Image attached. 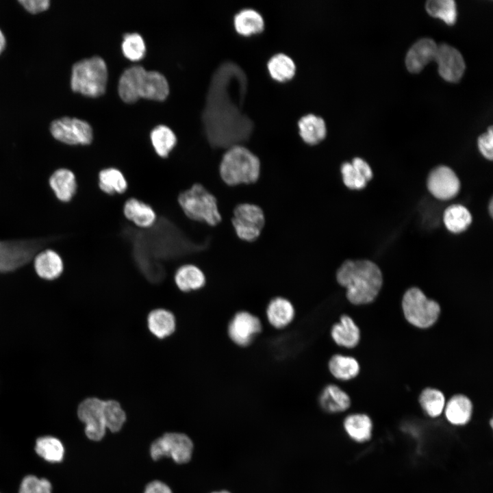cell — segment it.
Returning <instances> with one entry per match:
<instances>
[{"label": "cell", "instance_id": "60d3db41", "mask_svg": "<svg viewBox=\"0 0 493 493\" xmlns=\"http://www.w3.org/2000/svg\"><path fill=\"white\" fill-rule=\"evenodd\" d=\"M478 147L481 153L488 160L493 158V131L490 126L488 131L478 138Z\"/></svg>", "mask_w": 493, "mask_h": 493}, {"label": "cell", "instance_id": "e0dca14e", "mask_svg": "<svg viewBox=\"0 0 493 493\" xmlns=\"http://www.w3.org/2000/svg\"><path fill=\"white\" fill-rule=\"evenodd\" d=\"M340 172L344 185L351 190L364 188L373 176L369 164L360 157L353 158L351 162H344Z\"/></svg>", "mask_w": 493, "mask_h": 493}, {"label": "cell", "instance_id": "ac0fdd59", "mask_svg": "<svg viewBox=\"0 0 493 493\" xmlns=\"http://www.w3.org/2000/svg\"><path fill=\"white\" fill-rule=\"evenodd\" d=\"M438 45L431 38H422L414 43L407 53L405 64L411 73L420 72L429 62L434 60Z\"/></svg>", "mask_w": 493, "mask_h": 493}, {"label": "cell", "instance_id": "cb8c5ba5", "mask_svg": "<svg viewBox=\"0 0 493 493\" xmlns=\"http://www.w3.org/2000/svg\"><path fill=\"white\" fill-rule=\"evenodd\" d=\"M34 263L37 275L47 280L58 278L64 269L61 257L51 249L39 251L34 257Z\"/></svg>", "mask_w": 493, "mask_h": 493}, {"label": "cell", "instance_id": "f546056e", "mask_svg": "<svg viewBox=\"0 0 493 493\" xmlns=\"http://www.w3.org/2000/svg\"><path fill=\"white\" fill-rule=\"evenodd\" d=\"M236 31L244 36L259 33L264 29V21L262 14L253 8H244L233 17Z\"/></svg>", "mask_w": 493, "mask_h": 493}, {"label": "cell", "instance_id": "9c48e42d", "mask_svg": "<svg viewBox=\"0 0 493 493\" xmlns=\"http://www.w3.org/2000/svg\"><path fill=\"white\" fill-rule=\"evenodd\" d=\"M52 136L59 142L69 145H88L93 140V131L86 121L64 116L53 121L50 124Z\"/></svg>", "mask_w": 493, "mask_h": 493}, {"label": "cell", "instance_id": "7a4b0ae2", "mask_svg": "<svg viewBox=\"0 0 493 493\" xmlns=\"http://www.w3.org/2000/svg\"><path fill=\"white\" fill-rule=\"evenodd\" d=\"M336 280L346 288V298L353 305L372 302L383 284L379 267L368 260L345 261L337 270Z\"/></svg>", "mask_w": 493, "mask_h": 493}, {"label": "cell", "instance_id": "5bb4252c", "mask_svg": "<svg viewBox=\"0 0 493 493\" xmlns=\"http://www.w3.org/2000/svg\"><path fill=\"white\" fill-rule=\"evenodd\" d=\"M427 186L430 193L440 200L455 197L460 190V181L456 173L446 166H439L429 173Z\"/></svg>", "mask_w": 493, "mask_h": 493}, {"label": "cell", "instance_id": "bcb514c9", "mask_svg": "<svg viewBox=\"0 0 493 493\" xmlns=\"http://www.w3.org/2000/svg\"><path fill=\"white\" fill-rule=\"evenodd\" d=\"M212 493H231V492L227 490H220V491L213 492Z\"/></svg>", "mask_w": 493, "mask_h": 493}, {"label": "cell", "instance_id": "52a82bcc", "mask_svg": "<svg viewBox=\"0 0 493 493\" xmlns=\"http://www.w3.org/2000/svg\"><path fill=\"white\" fill-rule=\"evenodd\" d=\"M55 238H36L0 240V273L16 270L28 264Z\"/></svg>", "mask_w": 493, "mask_h": 493}, {"label": "cell", "instance_id": "836d02e7", "mask_svg": "<svg viewBox=\"0 0 493 493\" xmlns=\"http://www.w3.org/2000/svg\"><path fill=\"white\" fill-rule=\"evenodd\" d=\"M267 68L270 76L279 81L290 79L296 72L294 60L283 53H277L272 55L267 62Z\"/></svg>", "mask_w": 493, "mask_h": 493}, {"label": "cell", "instance_id": "d6986e66", "mask_svg": "<svg viewBox=\"0 0 493 493\" xmlns=\"http://www.w3.org/2000/svg\"><path fill=\"white\" fill-rule=\"evenodd\" d=\"M268 323L277 329L288 327L294 319L295 309L292 302L282 296L272 299L266 309Z\"/></svg>", "mask_w": 493, "mask_h": 493}, {"label": "cell", "instance_id": "2e32d148", "mask_svg": "<svg viewBox=\"0 0 493 493\" xmlns=\"http://www.w3.org/2000/svg\"><path fill=\"white\" fill-rule=\"evenodd\" d=\"M123 214L127 220L140 229L151 228L157 221V214L153 207L135 197L125 201Z\"/></svg>", "mask_w": 493, "mask_h": 493}, {"label": "cell", "instance_id": "d6a6232c", "mask_svg": "<svg viewBox=\"0 0 493 493\" xmlns=\"http://www.w3.org/2000/svg\"><path fill=\"white\" fill-rule=\"evenodd\" d=\"M150 139L155 153L162 158L168 156L177 143L176 135L164 125L155 126L150 133Z\"/></svg>", "mask_w": 493, "mask_h": 493}, {"label": "cell", "instance_id": "44dd1931", "mask_svg": "<svg viewBox=\"0 0 493 493\" xmlns=\"http://www.w3.org/2000/svg\"><path fill=\"white\" fill-rule=\"evenodd\" d=\"M447 421L453 426L467 425L471 420L473 405L470 399L461 394L453 396L446 403L444 409Z\"/></svg>", "mask_w": 493, "mask_h": 493}, {"label": "cell", "instance_id": "ee69618b", "mask_svg": "<svg viewBox=\"0 0 493 493\" xmlns=\"http://www.w3.org/2000/svg\"><path fill=\"white\" fill-rule=\"evenodd\" d=\"M6 45L5 37L0 29V54L3 51Z\"/></svg>", "mask_w": 493, "mask_h": 493}, {"label": "cell", "instance_id": "5b68a950", "mask_svg": "<svg viewBox=\"0 0 493 493\" xmlns=\"http://www.w3.org/2000/svg\"><path fill=\"white\" fill-rule=\"evenodd\" d=\"M177 203L185 216L192 220L212 227L221 221L216 197L199 183L181 191Z\"/></svg>", "mask_w": 493, "mask_h": 493}, {"label": "cell", "instance_id": "f6af8a7d", "mask_svg": "<svg viewBox=\"0 0 493 493\" xmlns=\"http://www.w3.org/2000/svg\"><path fill=\"white\" fill-rule=\"evenodd\" d=\"M492 210H493V202L492 200L490 201L489 204V212L491 216H492Z\"/></svg>", "mask_w": 493, "mask_h": 493}, {"label": "cell", "instance_id": "b9f144b4", "mask_svg": "<svg viewBox=\"0 0 493 493\" xmlns=\"http://www.w3.org/2000/svg\"><path fill=\"white\" fill-rule=\"evenodd\" d=\"M18 3L31 14H38L46 11L50 7L49 0H20Z\"/></svg>", "mask_w": 493, "mask_h": 493}, {"label": "cell", "instance_id": "ab89813d", "mask_svg": "<svg viewBox=\"0 0 493 493\" xmlns=\"http://www.w3.org/2000/svg\"><path fill=\"white\" fill-rule=\"evenodd\" d=\"M19 493H51V485L46 479L28 475L23 479Z\"/></svg>", "mask_w": 493, "mask_h": 493}, {"label": "cell", "instance_id": "8d00e7d4", "mask_svg": "<svg viewBox=\"0 0 493 493\" xmlns=\"http://www.w3.org/2000/svg\"><path fill=\"white\" fill-rule=\"evenodd\" d=\"M103 417L106 429L112 432L120 431L126 420L125 412L114 400L103 401Z\"/></svg>", "mask_w": 493, "mask_h": 493}, {"label": "cell", "instance_id": "6da1fadb", "mask_svg": "<svg viewBox=\"0 0 493 493\" xmlns=\"http://www.w3.org/2000/svg\"><path fill=\"white\" fill-rule=\"evenodd\" d=\"M244 74L233 62L222 63L214 71L207 90L202 120L210 144L215 147H230L246 140L253 121L243 114L241 101L234 99L233 84Z\"/></svg>", "mask_w": 493, "mask_h": 493}, {"label": "cell", "instance_id": "3957f363", "mask_svg": "<svg viewBox=\"0 0 493 493\" xmlns=\"http://www.w3.org/2000/svg\"><path fill=\"white\" fill-rule=\"evenodd\" d=\"M118 92L125 102H133L140 97L164 100L168 94L169 86L166 77L160 72L134 65L122 73Z\"/></svg>", "mask_w": 493, "mask_h": 493}, {"label": "cell", "instance_id": "4316f807", "mask_svg": "<svg viewBox=\"0 0 493 493\" xmlns=\"http://www.w3.org/2000/svg\"><path fill=\"white\" fill-rule=\"evenodd\" d=\"M174 280L181 291L188 292L202 288L205 284L206 278L197 266L186 264L176 270Z\"/></svg>", "mask_w": 493, "mask_h": 493}, {"label": "cell", "instance_id": "4fadbf2b", "mask_svg": "<svg viewBox=\"0 0 493 493\" xmlns=\"http://www.w3.org/2000/svg\"><path fill=\"white\" fill-rule=\"evenodd\" d=\"M103 401L95 397L84 400L78 406L77 416L85 427L88 438L99 441L105 435V425L103 417Z\"/></svg>", "mask_w": 493, "mask_h": 493}, {"label": "cell", "instance_id": "74e56055", "mask_svg": "<svg viewBox=\"0 0 493 493\" xmlns=\"http://www.w3.org/2000/svg\"><path fill=\"white\" fill-rule=\"evenodd\" d=\"M427 12L432 16L444 21L448 25L455 23L457 10L453 0H429L425 5Z\"/></svg>", "mask_w": 493, "mask_h": 493}, {"label": "cell", "instance_id": "9a60e30c", "mask_svg": "<svg viewBox=\"0 0 493 493\" xmlns=\"http://www.w3.org/2000/svg\"><path fill=\"white\" fill-rule=\"evenodd\" d=\"M434 60L438 63V72L446 81H458L465 70V63L460 52L447 44L438 46Z\"/></svg>", "mask_w": 493, "mask_h": 493}, {"label": "cell", "instance_id": "7402d4cb", "mask_svg": "<svg viewBox=\"0 0 493 493\" xmlns=\"http://www.w3.org/2000/svg\"><path fill=\"white\" fill-rule=\"evenodd\" d=\"M330 333L333 342L344 348H354L360 340L359 328L346 314L340 316V320L331 327Z\"/></svg>", "mask_w": 493, "mask_h": 493}, {"label": "cell", "instance_id": "4dcf8cb0", "mask_svg": "<svg viewBox=\"0 0 493 493\" xmlns=\"http://www.w3.org/2000/svg\"><path fill=\"white\" fill-rule=\"evenodd\" d=\"M328 368L332 376L340 381H348L356 377L360 370L355 358L341 354H335L329 359Z\"/></svg>", "mask_w": 493, "mask_h": 493}, {"label": "cell", "instance_id": "277c9868", "mask_svg": "<svg viewBox=\"0 0 493 493\" xmlns=\"http://www.w3.org/2000/svg\"><path fill=\"white\" fill-rule=\"evenodd\" d=\"M260 173L259 158L240 144L228 148L219 166L220 176L228 186L254 183L258 179Z\"/></svg>", "mask_w": 493, "mask_h": 493}, {"label": "cell", "instance_id": "7bdbcfd3", "mask_svg": "<svg viewBox=\"0 0 493 493\" xmlns=\"http://www.w3.org/2000/svg\"><path fill=\"white\" fill-rule=\"evenodd\" d=\"M144 493H172V491L164 483L153 481L147 485Z\"/></svg>", "mask_w": 493, "mask_h": 493}, {"label": "cell", "instance_id": "f35d334b", "mask_svg": "<svg viewBox=\"0 0 493 493\" xmlns=\"http://www.w3.org/2000/svg\"><path fill=\"white\" fill-rule=\"evenodd\" d=\"M122 51L131 60H138L145 55L146 45L143 38L136 32L124 34L121 44Z\"/></svg>", "mask_w": 493, "mask_h": 493}, {"label": "cell", "instance_id": "30bf717a", "mask_svg": "<svg viewBox=\"0 0 493 493\" xmlns=\"http://www.w3.org/2000/svg\"><path fill=\"white\" fill-rule=\"evenodd\" d=\"M192 450V442L186 434L166 433L152 443L150 454L155 460L170 457L177 464H185L190 461Z\"/></svg>", "mask_w": 493, "mask_h": 493}, {"label": "cell", "instance_id": "1f68e13d", "mask_svg": "<svg viewBox=\"0 0 493 493\" xmlns=\"http://www.w3.org/2000/svg\"><path fill=\"white\" fill-rule=\"evenodd\" d=\"M472 215L462 205L453 204L444 211L443 221L446 229L454 233L465 231L472 223Z\"/></svg>", "mask_w": 493, "mask_h": 493}, {"label": "cell", "instance_id": "ba28073f", "mask_svg": "<svg viewBox=\"0 0 493 493\" xmlns=\"http://www.w3.org/2000/svg\"><path fill=\"white\" fill-rule=\"evenodd\" d=\"M402 309L405 319L412 325L426 329L438 319L440 306L434 300L426 296L416 287L409 288L402 299Z\"/></svg>", "mask_w": 493, "mask_h": 493}, {"label": "cell", "instance_id": "8fae6325", "mask_svg": "<svg viewBox=\"0 0 493 493\" xmlns=\"http://www.w3.org/2000/svg\"><path fill=\"white\" fill-rule=\"evenodd\" d=\"M264 214L257 205L240 203L233 210L232 225L239 238L253 242L260 236L264 225Z\"/></svg>", "mask_w": 493, "mask_h": 493}, {"label": "cell", "instance_id": "83f0119b", "mask_svg": "<svg viewBox=\"0 0 493 493\" xmlns=\"http://www.w3.org/2000/svg\"><path fill=\"white\" fill-rule=\"evenodd\" d=\"M98 186L108 195L124 194L129 186L124 173L116 167H106L99 172Z\"/></svg>", "mask_w": 493, "mask_h": 493}, {"label": "cell", "instance_id": "d4e9b609", "mask_svg": "<svg viewBox=\"0 0 493 493\" xmlns=\"http://www.w3.org/2000/svg\"><path fill=\"white\" fill-rule=\"evenodd\" d=\"M49 185L56 197L62 202L70 201L77 189L75 175L67 168L54 171L49 178Z\"/></svg>", "mask_w": 493, "mask_h": 493}, {"label": "cell", "instance_id": "8992f818", "mask_svg": "<svg viewBox=\"0 0 493 493\" xmlns=\"http://www.w3.org/2000/svg\"><path fill=\"white\" fill-rule=\"evenodd\" d=\"M107 81V65L99 56L82 59L73 65L71 86L74 92L97 97L105 92Z\"/></svg>", "mask_w": 493, "mask_h": 493}, {"label": "cell", "instance_id": "e575fe53", "mask_svg": "<svg viewBox=\"0 0 493 493\" xmlns=\"http://www.w3.org/2000/svg\"><path fill=\"white\" fill-rule=\"evenodd\" d=\"M423 412L431 418L439 417L444 412L446 400L439 390L427 388L420 393L418 399Z\"/></svg>", "mask_w": 493, "mask_h": 493}, {"label": "cell", "instance_id": "603a6c76", "mask_svg": "<svg viewBox=\"0 0 493 493\" xmlns=\"http://www.w3.org/2000/svg\"><path fill=\"white\" fill-rule=\"evenodd\" d=\"M318 403L325 412L337 414L347 410L351 407V400L349 394L338 385L328 384L322 390Z\"/></svg>", "mask_w": 493, "mask_h": 493}, {"label": "cell", "instance_id": "7c38bea8", "mask_svg": "<svg viewBox=\"0 0 493 493\" xmlns=\"http://www.w3.org/2000/svg\"><path fill=\"white\" fill-rule=\"evenodd\" d=\"M262 330V325L260 319L247 311L236 312L227 327V333L230 340L242 347L251 344Z\"/></svg>", "mask_w": 493, "mask_h": 493}, {"label": "cell", "instance_id": "ffe728a7", "mask_svg": "<svg viewBox=\"0 0 493 493\" xmlns=\"http://www.w3.org/2000/svg\"><path fill=\"white\" fill-rule=\"evenodd\" d=\"M343 428L349 438L357 443L364 444L372 438L373 422L368 415L354 413L344 419Z\"/></svg>", "mask_w": 493, "mask_h": 493}, {"label": "cell", "instance_id": "f1b7e54d", "mask_svg": "<svg viewBox=\"0 0 493 493\" xmlns=\"http://www.w3.org/2000/svg\"><path fill=\"white\" fill-rule=\"evenodd\" d=\"M147 325L153 336L159 339H163L174 333L176 321L171 312L160 308L152 310L149 314Z\"/></svg>", "mask_w": 493, "mask_h": 493}, {"label": "cell", "instance_id": "484cf974", "mask_svg": "<svg viewBox=\"0 0 493 493\" xmlns=\"http://www.w3.org/2000/svg\"><path fill=\"white\" fill-rule=\"evenodd\" d=\"M299 132L303 141L315 144L322 141L327 134L324 119L310 113L302 116L298 121Z\"/></svg>", "mask_w": 493, "mask_h": 493}, {"label": "cell", "instance_id": "d590c367", "mask_svg": "<svg viewBox=\"0 0 493 493\" xmlns=\"http://www.w3.org/2000/svg\"><path fill=\"white\" fill-rule=\"evenodd\" d=\"M35 451L38 455L49 462H60L64 455V448L60 440L52 436L38 438Z\"/></svg>", "mask_w": 493, "mask_h": 493}]
</instances>
